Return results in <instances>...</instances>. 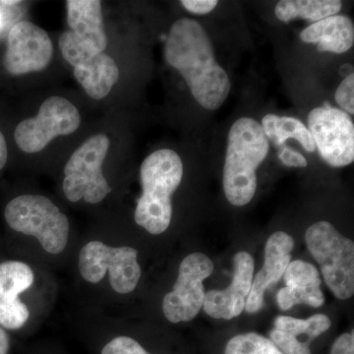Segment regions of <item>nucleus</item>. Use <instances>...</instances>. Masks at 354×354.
<instances>
[{"label": "nucleus", "instance_id": "12", "mask_svg": "<svg viewBox=\"0 0 354 354\" xmlns=\"http://www.w3.org/2000/svg\"><path fill=\"white\" fill-rule=\"evenodd\" d=\"M53 41L48 32L29 21H20L11 28L7 39L4 66L12 75L39 72L50 65Z\"/></svg>", "mask_w": 354, "mask_h": 354}, {"label": "nucleus", "instance_id": "23", "mask_svg": "<svg viewBox=\"0 0 354 354\" xmlns=\"http://www.w3.org/2000/svg\"><path fill=\"white\" fill-rule=\"evenodd\" d=\"M102 354H152L138 341L128 335H118L104 344Z\"/></svg>", "mask_w": 354, "mask_h": 354}, {"label": "nucleus", "instance_id": "14", "mask_svg": "<svg viewBox=\"0 0 354 354\" xmlns=\"http://www.w3.org/2000/svg\"><path fill=\"white\" fill-rule=\"evenodd\" d=\"M254 259L246 251L234 256V276L225 290H212L205 295V313L214 319L232 320L245 308L254 278Z\"/></svg>", "mask_w": 354, "mask_h": 354}, {"label": "nucleus", "instance_id": "15", "mask_svg": "<svg viewBox=\"0 0 354 354\" xmlns=\"http://www.w3.org/2000/svg\"><path fill=\"white\" fill-rule=\"evenodd\" d=\"M295 241L285 232L272 234L265 246V260L262 269L253 278L252 286L247 297L245 311L249 314L259 312L264 306V295L272 283H278L291 262V251Z\"/></svg>", "mask_w": 354, "mask_h": 354}, {"label": "nucleus", "instance_id": "11", "mask_svg": "<svg viewBox=\"0 0 354 354\" xmlns=\"http://www.w3.org/2000/svg\"><path fill=\"white\" fill-rule=\"evenodd\" d=\"M308 130L323 160L342 167L354 160V125L348 113L332 106L316 108L308 116Z\"/></svg>", "mask_w": 354, "mask_h": 354}, {"label": "nucleus", "instance_id": "16", "mask_svg": "<svg viewBox=\"0 0 354 354\" xmlns=\"http://www.w3.org/2000/svg\"><path fill=\"white\" fill-rule=\"evenodd\" d=\"M283 279L286 286L277 295L279 307L283 311L297 304L319 308L325 304V295L320 288L322 281L315 266L302 260L293 261L283 272Z\"/></svg>", "mask_w": 354, "mask_h": 354}, {"label": "nucleus", "instance_id": "2", "mask_svg": "<svg viewBox=\"0 0 354 354\" xmlns=\"http://www.w3.org/2000/svg\"><path fill=\"white\" fill-rule=\"evenodd\" d=\"M183 162L169 149L156 151L140 169L142 194L135 209V223L153 235L164 234L172 218V195L180 185Z\"/></svg>", "mask_w": 354, "mask_h": 354}, {"label": "nucleus", "instance_id": "24", "mask_svg": "<svg viewBox=\"0 0 354 354\" xmlns=\"http://www.w3.org/2000/svg\"><path fill=\"white\" fill-rule=\"evenodd\" d=\"M337 104L346 113H354V75L349 74L337 88L335 95Z\"/></svg>", "mask_w": 354, "mask_h": 354}, {"label": "nucleus", "instance_id": "6", "mask_svg": "<svg viewBox=\"0 0 354 354\" xmlns=\"http://www.w3.org/2000/svg\"><path fill=\"white\" fill-rule=\"evenodd\" d=\"M78 271L91 285H97L108 274L111 290L120 295L136 290L142 277L136 249L109 245L101 241L84 244L78 255Z\"/></svg>", "mask_w": 354, "mask_h": 354}, {"label": "nucleus", "instance_id": "10", "mask_svg": "<svg viewBox=\"0 0 354 354\" xmlns=\"http://www.w3.org/2000/svg\"><path fill=\"white\" fill-rule=\"evenodd\" d=\"M59 48L88 97L102 100L111 93L120 79V69L113 58L84 46L70 31L60 36Z\"/></svg>", "mask_w": 354, "mask_h": 354}, {"label": "nucleus", "instance_id": "22", "mask_svg": "<svg viewBox=\"0 0 354 354\" xmlns=\"http://www.w3.org/2000/svg\"><path fill=\"white\" fill-rule=\"evenodd\" d=\"M223 354H283L269 337L257 333L234 335L225 344Z\"/></svg>", "mask_w": 354, "mask_h": 354}, {"label": "nucleus", "instance_id": "18", "mask_svg": "<svg viewBox=\"0 0 354 354\" xmlns=\"http://www.w3.org/2000/svg\"><path fill=\"white\" fill-rule=\"evenodd\" d=\"M300 39L304 43L316 44L322 53H346L353 46V22L346 16H330L308 26Z\"/></svg>", "mask_w": 354, "mask_h": 354}, {"label": "nucleus", "instance_id": "21", "mask_svg": "<svg viewBox=\"0 0 354 354\" xmlns=\"http://www.w3.org/2000/svg\"><path fill=\"white\" fill-rule=\"evenodd\" d=\"M274 329L293 335L298 342H300V337H304V344L311 348V342L329 330L332 322L325 314H315L306 320L281 315L274 319Z\"/></svg>", "mask_w": 354, "mask_h": 354}, {"label": "nucleus", "instance_id": "28", "mask_svg": "<svg viewBox=\"0 0 354 354\" xmlns=\"http://www.w3.org/2000/svg\"><path fill=\"white\" fill-rule=\"evenodd\" d=\"M7 158H8V150H7L6 140L3 134L0 132V171L6 165Z\"/></svg>", "mask_w": 354, "mask_h": 354}, {"label": "nucleus", "instance_id": "4", "mask_svg": "<svg viewBox=\"0 0 354 354\" xmlns=\"http://www.w3.org/2000/svg\"><path fill=\"white\" fill-rule=\"evenodd\" d=\"M4 218L14 232L34 237L50 255H60L68 246V218L43 195L23 194L14 198L6 205Z\"/></svg>", "mask_w": 354, "mask_h": 354}, {"label": "nucleus", "instance_id": "19", "mask_svg": "<svg viewBox=\"0 0 354 354\" xmlns=\"http://www.w3.org/2000/svg\"><path fill=\"white\" fill-rule=\"evenodd\" d=\"M342 7L339 0H281L277 4L274 13L281 22L301 18L315 23L337 15Z\"/></svg>", "mask_w": 354, "mask_h": 354}, {"label": "nucleus", "instance_id": "17", "mask_svg": "<svg viewBox=\"0 0 354 354\" xmlns=\"http://www.w3.org/2000/svg\"><path fill=\"white\" fill-rule=\"evenodd\" d=\"M66 8L70 32L84 46L104 53L108 46V36L102 20V2L99 0H68Z\"/></svg>", "mask_w": 354, "mask_h": 354}, {"label": "nucleus", "instance_id": "5", "mask_svg": "<svg viewBox=\"0 0 354 354\" xmlns=\"http://www.w3.org/2000/svg\"><path fill=\"white\" fill-rule=\"evenodd\" d=\"M309 252L320 265L321 272L337 299L346 300L354 293V243L339 234L329 221H318L305 232Z\"/></svg>", "mask_w": 354, "mask_h": 354}, {"label": "nucleus", "instance_id": "7", "mask_svg": "<svg viewBox=\"0 0 354 354\" xmlns=\"http://www.w3.org/2000/svg\"><path fill=\"white\" fill-rule=\"evenodd\" d=\"M111 140L104 134H97L86 140L72 153L64 167L62 190L72 203L95 205L104 201L111 187L104 174V164Z\"/></svg>", "mask_w": 354, "mask_h": 354}, {"label": "nucleus", "instance_id": "26", "mask_svg": "<svg viewBox=\"0 0 354 354\" xmlns=\"http://www.w3.org/2000/svg\"><path fill=\"white\" fill-rule=\"evenodd\" d=\"M181 4L191 13L204 15L212 12L218 2L216 0H183Z\"/></svg>", "mask_w": 354, "mask_h": 354}, {"label": "nucleus", "instance_id": "1", "mask_svg": "<svg viewBox=\"0 0 354 354\" xmlns=\"http://www.w3.org/2000/svg\"><path fill=\"white\" fill-rule=\"evenodd\" d=\"M165 57L203 108L215 111L227 99L230 77L216 62L213 44L196 20L181 18L174 23L165 41Z\"/></svg>", "mask_w": 354, "mask_h": 354}, {"label": "nucleus", "instance_id": "13", "mask_svg": "<svg viewBox=\"0 0 354 354\" xmlns=\"http://www.w3.org/2000/svg\"><path fill=\"white\" fill-rule=\"evenodd\" d=\"M36 274L31 266L22 261L0 263V326L7 330H19L29 321V307L20 295L35 283Z\"/></svg>", "mask_w": 354, "mask_h": 354}, {"label": "nucleus", "instance_id": "9", "mask_svg": "<svg viewBox=\"0 0 354 354\" xmlns=\"http://www.w3.org/2000/svg\"><path fill=\"white\" fill-rule=\"evenodd\" d=\"M214 271L213 261L206 254L192 253L184 257L172 290L162 299V313L169 322H189L204 304L203 281Z\"/></svg>", "mask_w": 354, "mask_h": 354}, {"label": "nucleus", "instance_id": "3", "mask_svg": "<svg viewBox=\"0 0 354 354\" xmlns=\"http://www.w3.org/2000/svg\"><path fill=\"white\" fill-rule=\"evenodd\" d=\"M270 151L269 140L257 120L241 118L228 133L223 185L230 204L245 206L257 189V169Z\"/></svg>", "mask_w": 354, "mask_h": 354}, {"label": "nucleus", "instance_id": "8", "mask_svg": "<svg viewBox=\"0 0 354 354\" xmlns=\"http://www.w3.org/2000/svg\"><path fill=\"white\" fill-rule=\"evenodd\" d=\"M80 124V113L76 106L65 97L55 95L41 104L35 118L21 121L14 139L23 152L36 153L57 137L75 132Z\"/></svg>", "mask_w": 354, "mask_h": 354}, {"label": "nucleus", "instance_id": "20", "mask_svg": "<svg viewBox=\"0 0 354 354\" xmlns=\"http://www.w3.org/2000/svg\"><path fill=\"white\" fill-rule=\"evenodd\" d=\"M261 127L268 140H272L277 146H283L286 140L291 138L297 140L307 152H315L311 133L297 118L269 113L263 118Z\"/></svg>", "mask_w": 354, "mask_h": 354}, {"label": "nucleus", "instance_id": "29", "mask_svg": "<svg viewBox=\"0 0 354 354\" xmlns=\"http://www.w3.org/2000/svg\"><path fill=\"white\" fill-rule=\"evenodd\" d=\"M10 348V339L6 330L0 327V354H7Z\"/></svg>", "mask_w": 354, "mask_h": 354}, {"label": "nucleus", "instance_id": "27", "mask_svg": "<svg viewBox=\"0 0 354 354\" xmlns=\"http://www.w3.org/2000/svg\"><path fill=\"white\" fill-rule=\"evenodd\" d=\"M279 158L286 167H306L308 165L306 158L301 153L295 152L288 147H283L281 153H279Z\"/></svg>", "mask_w": 354, "mask_h": 354}, {"label": "nucleus", "instance_id": "25", "mask_svg": "<svg viewBox=\"0 0 354 354\" xmlns=\"http://www.w3.org/2000/svg\"><path fill=\"white\" fill-rule=\"evenodd\" d=\"M330 354H354L353 330L337 337L330 346Z\"/></svg>", "mask_w": 354, "mask_h": 354}]
</instances>
